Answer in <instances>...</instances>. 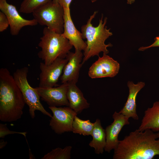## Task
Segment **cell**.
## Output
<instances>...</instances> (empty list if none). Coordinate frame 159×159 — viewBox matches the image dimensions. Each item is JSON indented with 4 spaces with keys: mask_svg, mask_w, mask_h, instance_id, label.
Returning a JSON list of instances; mask_svg holds the SVG:
<instances>
[{
    "mask_svg": "<svg viewBox=\"0 0 159 159\" xmlns=\"http://www.w3.org/2000/svg\"><path fill=\"white\" fill-rule=\"evenodd\" d=\"M120 68L117 61L103 53L102 57L98 56V59L90 67L88 74L92 79L113 77L118 73Z\"/></svg>",
    "mask_w": 159,
    "mask_h": 159,
    "instance_id": "9",
    "label": "cell"
},
{
    "mask_svg": "<svg viewBox=\"0 0 159 159\" xmlns=\"http://www.w3.org/2000/svg\"><path fill=\"white\" fill-rule=\"evenodd\" d=\"M72 0H59V4L64 9L70 10V6Z\"/></svg>",
    "mask_w": 159,
    "mask_h": 159,
    "instance_id": "25",
    "label": "cell"
},
{
    "mask_svg": "<svg viewBox=\"0 0 159 159\" xmlns=\"http://www.w3.org/2000/svg\"><path fill=\"white\" fill-rule=\"evenodd\" d=\"M91 135L92 139L89 143V146L94 148L95 153L102 154L106 144V134L105 129L102 127L100 120L98 119L94 123Z\"/></svg>",
    "mask_w": 159,
    "mask_h": 159,
    "instance_id": "18",
    "label": "cell"
},
{
    "mask_svg": "<svg viewBox=\"0 0 159 159\" xmlns=\"http://www.w3.org/2000/svg\"><path fill=\"white\" fill-rule=\"evenodd\" d=\"M32 14L38 24L45 26L58 33H63L64 11L59 3L52 1L36 9Z\"/></svg>",
    "mask_w": 159,
    "mask_h": 159,
    "instance_id": "6",
    "label": "cell"
},
{
    "mask_svg": "<svg viewBox=\"0 0 159 159\" xmlns=\"http://www.w3.org/2000/svg\"><path fill=\"white\" fill-rule=\"evenodd\" d=\"M59 0H52V1L53 3H59Z\"/></svg>",
    "mask_w": 159,
    "mask_h": 159,
    "instance_id": "28",
    "label": "cell"
},
{
    "mask_svg": "<svg viewBox=\"0 0 159 159\" xmlns=\"http://www.w3.org/2000/svg\"><path fill=\"white\" fill-rule=\"evenodd\" d=\"M83 54L82 51L75 49L74 52H70L66 58L67 62L65 65L60 80L62 83L78 82L79 72L82 67Z\"/></svg>",
    "mask_w": 159,
    "mask_h": 159,
    "instance_id": "13",
    "label": "cell"
},
{
    "mask_svg": "<svg viewBox=\"0 0 159 159\" xmlns=\"http://www.w3.org/2000/svg\"><path fill=\"white\" fill-rule=\"evenodd\" d=\"M49 108L53 113L49 125L54 132L61 134L72 132L73 122L77 114L68 106L49 107Z\"/></svg>",
    "mask_w": 159,
    "mask_h": 159,
    "instance_id": "7",
    "label": "cell"
},
{
    "mask_svg": "<svg viewBox=\"0 0 159 159\" xmlns=\"http://www.w3.org/2000/svg\"><path fill=\"white\" fill-rule=\"evenodd\" d=\"M64 26L63 35L67 39L75 49L84 51L87 47L82 34L76 28L72 19L70 10L64 9Z\"/></svg>",
    "mask_w": 159,
    "mask_h": 159,
    "instance_id": "14",
    "label": "cell"
},
{
    "mask_svg": "<svg viewBox=\"0 0 159 159\" xmlns=\"http://www.w3.org/2000/svg\"><path fill=\"white\" fill-rule=\"evenodd\" d=\"M52 0H23L19 8V11L24 14L32 13L41 6Z\"/></svg>",
    "mask_w": 159,
    "mask_h": 159,
    "instance_id": "20",
    "label": "cell"
},
{
    "mask_svg": "<svg viewBox=\"0 0 159 159\" xmlns=\"http://www.w3.org/2000/svg\"><path fill=\"white\" fill-rule=\"evenodd\" d=\"M156 134L157 138H159V132H158L157 133H156Z\"/></svg>",
    "mask_w": 159,
    "mask_h": 159,
    "instance_id": "29",
    "label": "cell"
},
{
    "mask_svg": "<svg viewBox=\"0 0 159 159\" xmlns=\"http://www.w3.org/2000/svg\"><path fill=\"white\" fill-rule=\"evenodd\" d=\"M26 103L13 75L6 68L0 69V120L5 122L21 118Z\"/></svg>",
    "mask_w": 159,
    "mask_h": 159,
    "instance_id": "2",
    "label": "cell"
},
{
    "mask_svg": "<svg viewBox=\"0 0 159 159\" xmlns=\"http://www.w3.org/2000/svg\"><path fill=\"white\" fill-rule=\"evenodd\" d=\"M148 129L154 132H159V101L154 102L151 107L145 111L138 129L142 131Z\"/></svg>",
    "mask_w": 159,
    "mask_h": 159,
    "instance_id": "17",
    "label": "cell"
},
{
    "mask_svg": "<svg viewBox=\"0 0 159 159\" xmlns=\"http://www.w3.org/2000/svg\"><path fill=\"white\" fill-rule=\"evenodd\" d=\"M67 62L66 58H59L49 65L40 62L39 87L47 88L56 86Z\"/></svg>",
    "mask_w": 159,
    "mask_h": 159,
    "instance_id": "8",
    "label": "cell"
},
{
    "mask_svg": "<svg viewBox=\"0 0 159 159\" xmlns=\"http://www.w3.org/2000/svg\"><path fill=\"white\" fill-rule=\"evenodd\" d=\"M94 125V123L91 122L89 120H82L76 115L73 122L72 132L84 136L91 135Z\"/></svg>",
    "mask_w": 159,
    "mask_h": 159,
    "instance_id": "19",
    "label": "cell"
},
{
    "mask_svg": "<svg viewBox=\"0 0 159 159\" xmlns=\"http://www.w3.org/2000/svg\"><path fill=\"white\" fill-rule=\"evenodd\" d=\"M159 155V138L150 129H136L119 140L113 159H152Z\"/></svg>",
    "mask_w": 159,
    "mask_h": 159,
    "instance_id": "1",
    "label": "cell"
},
{
    "mask_svg": "<svg viewBox=\"0 0 159 159\" xmlns=\"http://www.w3.org/2000/svg\"><path fill=\"white\" fill-rule=\"evenodd\" d=\"M26 132H19L10 130L7 127L6 124H0V138H4L7 135L14 134H19L26 137Z\"/></svg>",
    "mask_w": 159,
    "mask_h": 159,
    "instance_id": "22",
    "label": "cell"
},
{
    "mask_svg": "<svg viewBox=\"0 0 159 159\" xmlns=\"http://www.w3.org/2000/svg\"><path fill=\"white\" fill-rule=\"evenodd\" d=\"M155 47H159V35L154 39V42L150 45L147 47H140L138 50L140 51H144L148 49Z\"/></svg>",
    "mask_w": 159,
    "mask_h": 159,
    "instance_id": "24",
    "label": "cell"
},
{
    "mask_svg": "<svg viewBox=\"0 0 159 159\" xmlns=\"http://www.w3.org/2000/svg\"><path fill=\"white\" fill-rule=\"evenodd\" d=\"M113 121L105 129L106 144L104 150L109 153L116 148L119 143V134L123 127L130 123L129 118L115 111L112 116Z\"/></svg>",
    "mask_w": 159,
    "mask_h": 159,
    "instance_id": "12",
    "label": "cell"
},
{
    "mask_svg": "<svg viewBox=\"0 0 159 159\" xmlns=\"http://www.w3.org/2000/svg\"><path fill=\"white\" fill-rule=\"evenodd\" d=\"M28 72V68L24 67L17 69L13 76L22 93L26 104L28 106L30 116L32 119L34 118L35 111L38 110L52 117V116L45 110L41 104L40 97L35 88L32 87L29 84L27 80Z\"/></svg>",
    "mask_w": 159,
    "mask_h": 159,
    "instance_id": "5",
    "label": "cell"
},
{
    "mask_svg": "<svg viewBox=\"0 0 159 159\" xmlns=\"http://www.w3.org/2000/svg\"><path fill=\"white\" fill-rule=\"evenodd\" d=\"M127 4H131L133 3L135 0H127Z\"/></svg>",
    "mask_w": 159,
    "mask_h": 159,
    "instance_id": "27",
    "label": "cell"
},
{
    "mask_svg": "<svg viewBox=\"0 0 159 159\" xmlns=\"http://www.w3.org/2000/svg\"><path fill=\"white\" fill-rule=\"evenodd\" d=\"M72 147L66 146L64 148H57L52 149L41 158L42 159H69Z\"/></svg>",
    "mask_w": 159,
    "mask_h": 159,
    "instance_id": "21",
    "label": "cell"
},
{
    "mask_svg": "<svg viewBox=\"0 0 159 159\" xmlns=\"http://www.w3.org/2000/svg\"><path fill=\"white\" fill-rule=\"evenodd\" d=\"M68 84L67 96L69 103V107L77 114L89 107L90 104L84 97L83 93L77 86L76 84L72 82Z\"/></svg>",
    "mask_w": 159,
    "mask_h": 159,
    "instance_id": "16",
    "label": "cell"
},
{
    "mask_svg": "<svg viewBox=\"0 0 159 159\" xmlns=\"http://www.w3.org/2000/svg\"><path fill=\"white\" fill-rule=\"evenodd\" d=\"M97 12L95 11L86 24L81 27L82 38L87 40L85 42L87 47L84 51V57L82 63V65L90 57L95 56H99L100 53L101 52L107 54L109 52L107 47L112 46L111 43L106 44L105 43V41L112 35L110 29H107L105 26L107 18L105 17L103 21V15L102 14L97 26H93L91 23Z\"/></svg>",
    "mask_w": 159,
    "mask_h": 159,
    "instance_id": "3",
    "label": "cell"
},
{
    "mask_svg": "<svg viewBox=\"0 0 159 159\" xmlns=\"http://www.w3.org/2000/svg\"><path fill=\"white\" fill-rule=\"evenodd\" d=\"M7 143V141H5L3 139H1L0 140V149H2L4 148Z\"/></svg>",
    "mask_w": 159,
    "mask_h": 159,
    "instance_id": "26",
    "label": "cell"
},
{
    "mask_svg": "<svg viewBox=\"0 0 159 159\" xmlns=\"http://www.w3.org/2000/svg\"><path fill=\"white\" fill-rule=\"evenodd\" d=\"M9 26V20L4 13L0 11V32H2L7 29Z\"/></svg>",
    "mask_w": 159,
    "mask_h": 159,
    "instance_id": "23",
    "label": "cell"
},
{
    "mask_svg": "<svg viewBox=\"0 0 159 159\" xmlns=\"http://www.w3.org/2000/svg\"><path fill=\"white\" fill-rule=\"evenodd\" d=\"M0 9L9 20L10 33L13 36L18 35L21 29L24 26H34L38 24L34 19L27 20L21 17L16 7L8 3L6 0H0Z\"/></svg>",
    "mask_w": 159,
    "mask_h": 159,
    "instance_id": "11",
    "label": "cell"
},
{
    "mask_svg": "<svg viewBox=\"0 0 159 159\" xmlns=\"http://www.w3.org/2000/svg\"><path fill=\"white\" fill-rule=\"evenodd\" d=\"M90 0L92 2L94 3L97 0Z\"/></svg>",
    "mask_w": 159,
    "mask_h": 159,
    "instance_id": "30",
    "label": "cell"
},
{
    "mask_svg": "<svg viewBox=\"0 0 159 159\" xmlns=\"http://www.w3.org/2000/svg\"><path fill=\"white\" fill-rule=\"evenodd\" d=\"M127 85L129 93L123 108L119 112L129 118H131L135 120L139 119L136 111V99L138 93L145 85L144 82H141L135 84L132 82L128 81Z\"/></svg>",
    "mask_w": 159,
    "mask_h": 159,
    "instance_id": "15",
    "label": "cell"
},
{
    "mask_svg": "<svg viewBox=\"0 0 159 159\" xmlns=\"http://www.w3.org/2000/svg\"><path fill=\"white\" fill-rule=\"evenodd\" d=\"M68 86V83H65L56 87L44 88L38 87L35 88L42 100L49 107H69V103L67 96Z\"/></svg>",
    "mask_w": 159,
    "mask_h": 159,
    "instance_id": "10",
    "label": "cell"
},
{
    "mask_svg": "<svg viewBox=\"0 0 159 159\" xmlns=\"http://www.w3.org/2000/svg\"><path fill=\"white\" fill-rule=\"evenodd\" d=\"M38 45L41 49L38 53V57L46 65L50 64L58 58H66L73 47L62 34L46 27L43 29Z\"/></svg>",
    "mask_w": 159,
    "mask_h": 159,
    "instance_id": "4",
    "label": "cell"
}]
</instances>
